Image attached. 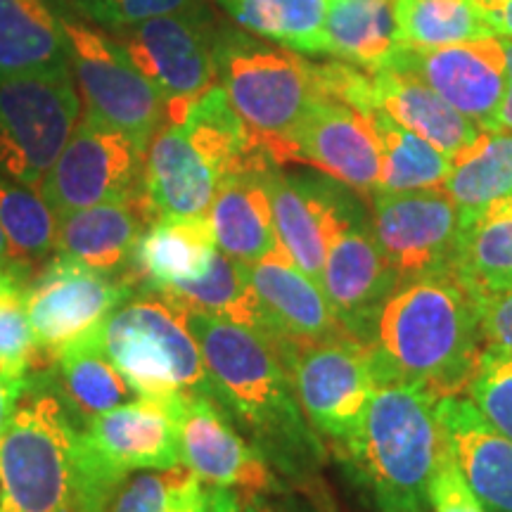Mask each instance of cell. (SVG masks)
<instances>
[{"label":"cell","instance_id":"obj_1","mask_svg":"<svg viewBox=\"0 0 512 512\" xmlns=\"http://www.w3.org/2000/svg\"><path fill=\"white\" fill-rule=\"evenodd\" d=\"M211 394L259 448L278 475L304 482L316 475L325 448L306 418L280 347L247 325L188 311Z\"/></svg>","mask_w":512,"mask_h":512},{"label":"cell","instance_id":"obj_2","mask_svg":"<svg viewBox=\"0 0 512 512\" xmlns=\"http://www.w3.org/2000/svg\"><path fill=\"white\" fill-rule=\"evenodd\" d=\"M121 484L86 444L50 370L31 373L0 434V512H107Z\"/></svg>","mask_w":512,"mask_h":512},{"label":"cell","instance_id":"obj_3","mask_svg":"<svg viewBox=\"0 0 512 512\" xmlns=\"http://www.w3.org/2000/svg\"><path fill=\"white\" fill-rule=\"evenodd\" d=\"M486 347L475 294L456 271L401 283L377 316L375 382L403 380L432 396H463Z\"/></svg>","mask_w":512,"mask_h":512},{"label":"cell","instance_id":"obj_4","mask_svg":"<svg viewBox=\"0 0 512 512\" xmlns=\"http://www.w3.org/2000/svg\"><path fill=\"white\" fill-rule=\"evenodd\" d=\"M377 512H430V484L448 446L437 396L403 380L375 382L361 430L335 446Z\"/></svg>","mask_w":512,"mask_h":512},{"label":"cell","instance_id":"obj_5","mask_svg":"<svg viewBox=\"0 0 512 512\" xmlns=\"http://www.w3.org/2000/svg\"><path fill=\"white\" fill-rule=\"evenodd\" d=\"M140 394H211L188 311L159 292H136L88 332Z\"/></svg>","mask_w":512,"mask_h":512},{"label":"cell","instance_id":"obj_6","mask_svg":"<svg viewBox=\"0 0 512 512\" xmlns=\"http://www.w3.org/2000/svg\"><path fill=\"white\" fill-rule=\"evenodd\" d=\"M219 86L233 110L268 147L275 162H285L292 133L311 105L320 100L316 64L278 43L259 41L235 29L216 31Z\"/></svg>","mask_w":512,"mask_h":512},{"label":"cell","instance_id":"obj_7","mask_svg":"<svg viewBox=\"0 0 512 512\" xmlns=\"http://www.w3.org/2000/svg\"><path fill=\"white\" fill-rule=\"evenodd\" d=\"M81 114L69 64L0 79V174L41 188Z\"/></svg>","mask_w":512,"mask_h":512},{"label":"cell","instance_id":"obj_8","mask_svg":"<svg viewBox=\"0 0 512 512\" xmlns=\"http://www.w3.org/2000/svg\"><path fill=\"white\" fill-rule=\"evenodd\" d=\"M60 19L69 46V67L86 102L83 114L119 128L147 150L166 124L162 93L114 38L79 19L67 15Z\"/></svg>","mask_w":512,"mask_h":512},{"label":"cell","instance_id":"obj_9","mask_svg":"<svg viewBox=\"0 0 512 512\" xmlns=\"http://www.w3.org/2000/svg\"><path fill=\"white\" fill-rule=\"evenodd\" d=\"M136 292L138 285L131 275L100 273L60 254L50 256L24 292L36 342L31 373L53 370L64 349L93 332Z\"/></svg>","mask_w":512,"mask_h":512},{"label":"cell","instance_id":"obj_10","mask_svg":"<svg viewBox=\"0 0 512 512\" xmlns=\"http://www.w3.org/2000/svg\"><path fill=\"white\" fill-rule=\"evenodd\" d=\"M145 147L119 128L81 114L38 192L57 216L143 197Z\"/></svg>","mask_w":512,"mask_h":512},{"label":"cell","instance_id":"obj_11","mask_svg":"<svg viewBox=\"0 0 512 512\" xmlns=\"http://www.w3.org/2000/svg\"><path fill=\"white\" fill-rule=\"evenodd\" d=\"M112 34L162 93L169 124H178L192 102L219 81L214 60L216 31H211L204 8L152 17Z\"/></svg>","mask_w":512,"mask_h":512},{"label":"cell","instance_id":"obj_12","mask_svg":"<svg viewBox=\"0 0 512 512\" xmlns=\"http://www.w3.org/2000/svg\"><path fill=\"white\" fill-rule=\"evenodd\" d=\"M285 363L313 430L325 434L335 446L361 430L375 392L370 344L347 335L285 347Z\"/></svg>","mask_w":512,"mask_h":512},{"label":"cell","instance_id":"obj_13","mask_svg":"<svg viewBox=\"0 0 512 512\" xmlns=\"http://www.w3.org/2000/svg\"><path fill=\"white\" fill-rule=\"evenodd\" d=\"M373 230L396 280L453 271L460 242V211L446 190H375Z\"/></svg>","mask_w":512,"mask_h":512},{"label":"cell","instance_id":"obj_14","mask_svg":"<svg viewBox=\"0 0 512 512\" xmlns=\"http://www.w3.org/2000/svg\"><path fill=\"white\" fill-rule=\"evenodd\" d=\"M382 67L415 76L482 131H498V112L508 83L501 38L489 36L439 48L399 46Z\"/></svg>","mask_w":512,"mask_h":512},{"label":"cell","instance_id":"obj_15","mask_svg":"<svg viewBox=\"0 0 512 512\" xmlns=\"http://www.w3.org/2000/svg\"><path fill=\"white\" fill-rule=\"evenodd\" d=\"M330 309L344 332L358 342H373L377 316L399 280L384 259L373 221L356 207L339 223L320 278Z\"/></svg>","mask_w":512,"mask_h":512},{"label":"cell","instance_id":"obj_16","mask_svg":"<svg viewBox=\"0 0 512 512\" xmlns=\"http://www.w3.org/2000/svg\"><path fill=\"white\" fill-rule=\"evenodd\" d=\"M185 403V394H140L136 401L83 422V439L124 479L133 472L169 470L181 465Z\"/></svg>","mask_w":512,"mask_h":512},{"label":"cell","instance_id":"obj_17","mask_svg":"<svg viewBox=\"0 0 512 512\" xmlns=\"http://www.w3.org/2000/svg\"><path fill=\"white\" fill-rule=\"evenodd\" d=\"M181 463L204 482L228 486L249 498L278 494L287 486L214 396H188L181 430Z\"/></svg>","mask_w":512,"mask_h":512},{"label":"cell","instance_id":"obj_18","mask_svg":"<svg viewBox=\"0 0 512 512\" xmlns=\"http://www.w3.org/2000/svg\"><path fill=\"white\" fill-rule=\"evenodd\" d=\"M240 264L259 299L261 335L271 339L280 351L347 337L323 287L294 264L283 247L252 264Z\"/></svg>","mask_w":512,"mask_h":512},{"label":"cell","instance_id":"obj_19","mask_svg":"<svg viewBox=\"0 0 512 512\" xmlns=\"http://www.w3.org/2000/svg\"><path fill=\"white\" fill-rule=\"evenodd\" d=\"M304 162L356 192L380 185L382 159L368 114L337 100L320 98L292 133L285 162Z\"/></svg>","mask_w":512,"mask_h":512},{"label":"cell","instance_id":"obj_20","mask_svg":"<svg viewBox=\"0 0 512 512\" xmlns=\"http://www.w3.org/2000/svg\"><path fill=\"white\" fill-rule=\"evenodd\" d=\"M271 202L278 245L320 285L332 235L358 202L335 183L290 176L280 166L271 176Z\"/></svg>","mask_w":512,"mask_h":512},{"label":"cell","instance_id":"obj_21","mask_svg":"<svg viewBox=\"0 0 512 512\" xmlns=\"http://www.w3.org/2000/svg\"><path fill=\"white\" fill-rule=\"evenodd\" d=\"M226 176L183 124H166L145 152L143 197L157 216H204Z\"/></svg>","mask_w":512,"mask_h":512},{"label":"cell","instance_id":"obj_22","mask_svg":"<svg viewBox=\"0 0 512 512\" xmlns=\"http://www.w3.org/2000/svg\"><path fill=\"white\" fill-rule=\"evenodd\" d=\"M448 453L486 512H512V439L465 396L437 399Z\"/></svg>","mask_w":512,"mask_h":512},{"label":"cell","instance_id":"obj_23","mask_svg":"<svg viewBox=\"0 0 512 512\" xmlns=\"http://www.w3.org/2000/svg\"><path fill=\"white\" fill-rule=\"evenodd\" d=\"M275 166V157L264 150L252 162L230 171L216 190L207 219L216 247L230 259L252 264L280 247L271 202Z\"/></svg>","mask_w":512,"mask_h":512},{"label":"cell","instance_id":"obj_24","mask_svg":"<svg viewBox=\"0 0 512 512\" xmlns=\"http://www.w3.org/2000/svg\"><path fill=\"white\" fill-rule=\"evenodd\" d=\"M157 216L145 197L57 216L55 254L110 275H131L138 242Z\"/></svg>","mask_w":512,"mask_h":512},{"label":"cell","instance_id":"obj_25","mask_svg":"<svg viewBox=\"0 0 512 512\" xmlns=\"http://www.w3.org/2000/svg\"><path fill=\"white\" fill-rule=\"evenodd\" d=\"M373 74L375 105L396 124H401L415 136L425 138L448 159L458 157L482 136L475 121L463 117L456 107L432 91L427 83L406 72L389 67L368 69Z\"/></svg>","mask_w":512,"mask_h":512},{"label":"cell","instance_id":"obj_26","mask_svg":"<svg viewBox=\"0 0 512 512\" xmlns=\"http://www.w3.org/2000/svg\"><path fill=\"white\" fill-rule=\"evenodd\" d=\"M216 252L219 247L207 214L159 216L147 226L133 259V280L138 292H159L200 278Z\"/></svg>","mask_w":512,"mask_h":512},{"label":"cell","instance_id":"obj_27","mask_svg":"<svg viewBox=\"0 0 512 512\" xmlns=\"http://www.w3.org/2000/svg\"><path fill=\"white\" fill-rule=\"evenodd\" d=\"M235 489L204 482L188 465L128 475L107 512H240Z\"/></svg>","mask_w":512,"mask_h":512},{"label":"cell","instance_id":"obj_28","mask_svg":"<svg viewBox=\"0 0 512 512\" xmlns=\"http://www.w3.org/2000/svg\"><path fill=\"white\" fill-rule=\"evenodd\" d=\"M69 64L62 19L48 0H0V79Z\"/></svg>","mask_w":512,"mask_h":512},{"label":"cell","instance_id":"obj_29","mask_svg":"<svg viewBox=\"0 0 512 512\" xmlns=\"http://www.w3.org/2000/svg\"><path fill=\"white\" fill-rule=\"evenodd\" d=\"M50 377L79 425L140 396L138 389L112 366L110 358L102 354L91 335L76 339L72 347L57 356Z\"/></svg>","mask_w":512,"mask_h":512},{"label":"cell","instance_id":"obj_30","mask_svg":"<svg viewBox=\"0 0 512 512\" xmlns=\"http://www.w3.org/2000/svg\"><path fill=\"white\" fill-rule=\"evenodd\" d=\"M396 48V0H332L323 29V55L377 69Z\"/></svg>","mask_w":512,"mask_h":512},{"label":"cell","instance_id":"obj_31","mask_svg":"<svg viewBox=\"0 0 512 512\" xmlns=\"http://www.w3.org/2000/svg\"><path fill=\"white\" fill-rule=\"evenodd\" d=\"M453 271L475 297L512 290V195L460 223Z\"/></svg>","mask_w":512,"mask_h":512},{"label":"cell","instance_id":"obj_32","mask_svg":"<svg viewBox=\"0 0 512 512\" xmlns=\"http://www.w3.org/2000/svg\"><path fill=\"white\" fill-rule=\"evenodd\" d=\"M446 195L456 202L460 223L472 219L491 202L512 195V133L484 131L475 143L451 159L444 181Z\"/></svg>","mask_w":512,"mask_h":512},{"label":"cell","instance_id":"obj_33","mask_svg":"<svg viewBox=\"0 0 512 512\" xmlns=\"http://www.w3.org/2000/svg\"><path fill=\"white\" fill-rule=\"evenodd\" d=\"M242 29L299 55H323L330 0H219Z\"/></svg>","mask_w":512,"mask_h":512},{"label":"cell","instance_id":"obj_34","mask_svg":"<svg viewBox=\"0 0 512 512\" xmlns=\"http://www.w3.org/2000/svg\"><path fill=\"white\" fill-rule=\"evenodd\" d=\"M377 145H380L382 174L377 190L403 192L441 188L451 171V159L425 138L396 124L382 110L368 112Z\"/></svg>","mask_w":512,"mask_h":512},{"label":"cell","instance_id":"obj_35","mask_svg":"<svg viewBox=\"0 0 512 512\" xmlns=\"http://www.w3.org/2000/svg\"><path fill=\"white\" fill-rule=\"evenodd\" d=\"M159 294L174 299L185 311L211 313L261 332L259 299L249 287L240 261L230 259L221 249L200 278L164 287Z\"/></svg>","mask_w":512,"mask_h":512},{"label":"cell","instance_id":"obj_36","mask_svg":"<svg viewBox=\"0 0 512 512\" xmlns=\"http://www.w3.org/2000/svg\"><path fill=\"white\" fill-rule=\"evenodd\" d=\"M399 46L439 48L496 36L475 0H396Z\"/></svg>","mask_w":512,"mask_h":512},{"label":"cell","instance_id":"obj_37","mask_svg":"<svg viewBox=\"0 0 512 512\" xmlns=\"http://www.w3.org/2000/svg\"><path fill=\"white\" fill-rule=\"evenodd\" d=\"M0 228L15 259L29 264L48 261L55 254L57 214L43 195L0 174Z\"/></svg>","mask_w":512,"mask_h":512},{"label":"cell","instance_id":"obj_38","mask_svg":"<svg viewBox=\"0 0 512 512\" xmlns=\"http://www.w3.org/2000/svg\"><path fill=\"white\" fill-rule=\"evenodd\" d=\"M467 396L491 425L512 439V356L486 344Z\"/></svg>","mask_w":512,"mask_h":512},{"label":"cell","instance_id":"obj_39","mask_svg":"<svg viewBox=\"0 0 512 512\" xmlns=\"http://www.w3.org/2000/svg\"><path fill=\"white\" fill-rule=\"evenodd\" d=\"M69 3L83 17L107 31L133 27L152 17L202 8V0H69Z\"/></svg>","mask_w":512,"mask_h":512},{"label":"cell","instance_id":"obj_40","mask_svg":"<svg viewBox=\"0 0 512 512\" xmlns=\"http://www.w3.org/2000/svg\"><path fill=\"white\" fill-rule=\"evenodd\" d=\"M36 342L24 306V294L0 299V366L10 373L31 375Z\"/></svg>","mask_w":512,"mask_h":512},{"label":"cell","instance_id":"obj_41","mask_svg":"<svg viewBox=\"0 0 512 512\" xmlns=\"http://www.w3.org/2000/svg\"><path fill=\"white\" fill-rule=\"evenodd\" d=\"M430 510L432 512H486L479 498L472 494L463 475L458 472L451 453L446 451L437 475L430 484Z\"/></svg>","mask_w":512,"mask_h":512},{"label":"cell","instance_id":"obj_42","mask_svg":"<svg viewBox=\"0 0 512 512\" xmlns=\"http://www.w3.org/2000/svg\"><path fill=\"white\" fill-rule=\"evenodd\" d=\"M484 342L512 356V290L475 297Z\"/></svg>","mask_w":512,"mask_h":512},{"label":"cell","instance_id":"obj_43","mask_svg":"<svg viewBox=\"0 0 512 512\" xmlns=\"http://www.w3.org/2000/svg\"><path fill=\"white\" fill-rule=\"evenodd\" d=\"M36 266L24 259H0V299L15 297V294H24L34 278Z\"/></svg>","mask_w":512,"mask_h":512},{"label":"cell","instance_id":"obj_44","mask_svg":"<svg viewBox=\"0 0 512 512\" xmlns=\"http://www.w3.org/2000/svg\"><path fill=\"white\" fill-rule=\"evenodd\" d=\"M240 512H323L318 505H313L309 501H302L297 496H287L285 491H278V494H266V496H256L249 498L242 505Z\"/></svg>","mask_w":512,"mask_h":512},{"label":"cell","instance_id":"obj_45","mask_svg":"<svg viewBox=\"0 0 512 512\" xmlns=\"http://www.w3.org/2000/svg\"><path fill=\"white\" fill-rule=\"evenodd\" d=\"M29 375L10 373L8 368L0 366V434L5 432L8 422L15 413L19 399H22L24 387H27Z\"/></svg>","mask_w":512,"mask_h":512},{"label":"cell","instance_id":"obj_46","mask_svg":"<svg viewBox=\"0 0 512 512\" xmlns=\"http://www.w3.org/2000/svg\"><path fill=\"white\" fill-rule=\"evenodd\" d=\"M496 36L512 38V0H475Z\"/></svg>","mask_w":512,"mask_h":512},{"label":"cell","instance_id":"obj_47","mask_svg":"<svg viewBox=\"0 0 512 512\" xmlns=\"http://www.w3.org/2000/svg\"><path fill=\"white\" fill-rule=\"evenodd\" d=\"M505 50V64H508V83H505V95L501 112H498V131L512 133V38H501Z\"/></svg>","mask_w":512,"mask_h":512},{"label":"cell","instance_id":"obj_48","mask_svg":"<svg viewBox=\"0 0 512 512\" xmlns=\"http://www.w3.org/2000/svg\"><path fill=\"white\" fill-rule=\"evenodd\" d=\"M8 256H12L10 242H8V238H5L3 228H0V259H8ZM12 259H15V256H12Z\"/></svg>","mask_w":512,"mask_h":512},{"label":"cell","instance_id":"obj_49","mask_svg":"<svg viewBox=\"0 0 512 512\" xmlns=\"http://www.w3.org/2000/svg\"><path fill=\"white\" fill-rule=\"evenodd\" d=\"M330 3H332V0H330Z\"/></svg>","mask_w":512,"mask_h":512}]
</instances>
